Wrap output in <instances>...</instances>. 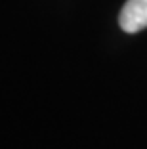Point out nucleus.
<instances>
[{"mask_svg": "<svg viewBox=\"0 0 147 149\" xmlns=\"http://www.w3.org/2000/svg\"><path fill=\"white\" fill-rule=\"evenodd\" d=\"M118 23L124 33H139L147 27V0H126L118 13Z\"/></svg>", "mask_w": 147, "mask_h": 149, "instance_id": "nucleus-1", "label": "nucleus"}]
</instances>
